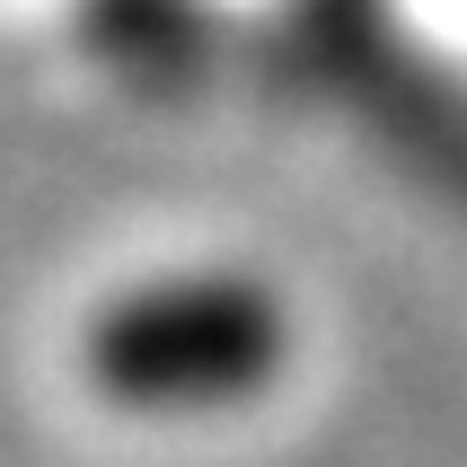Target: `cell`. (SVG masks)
I'll use <instances>...</instances> for the list:
<instances>
[{
    "label": "cell",
    "mask_w": 467,
    "mask_h": 467,
    "mask_svg": "<svg viewBox=\"0 0 467 467\" xmlns=\"http://www.w3.org/2000/svg\"><path fill=\"white\" fill-rule=\"evenodd\" d=\"M79 370L124 415H221L291 370V309L256 274H159L79 327Z\"/></svg>",
    "instance_id": "1"
}]
</instances>
